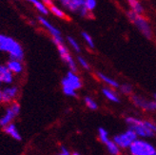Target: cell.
<instances>
[{
	"mask_svg": "<svg viewBox=\"0 0 156 155\" xmlns=\"http://www.w3.org/2000/svg\"><path fill=\"white\" fill-rule=\"evenodd\" d=\"M119 90L121 91V93L123 94H126V95H132L133 94V87L131 86L130 84H120V87Z\"/></svg>",
	"mask_w": 156,
	"mask_h": 155,
	"instance_id": "cb8c5ba5",
	"label": "cell"
},
{
	"mask_svg": "<svg viewBox=\"0 0 156 155\" xmlns=\"http://www.w3.org/2000/svg\"><path fill=\"white\" fill-rule=\"evenodd\" d=\"M127 16L132 24L138 29L140 33H141L146 38H147V39H151L152 36V30H151V28L149 24V22H147V20L145 17H143L142 15L133 12L132 11L127 12Z\"/></svg>",
	"mask_w": 156,
	"mask_h": 155,
	"instance_id": "277c9868",
	"label": "cell"
},
{
	"mask_svg": "<svg viewBox=\"0 0 156 155\" xmlns=\"http://www.w3.org/2000/svg\"><path fill=\"white\" fill-rule=\"evenodd\" d=\"M83 87L81 77L77 72L69 71L61 80V88L63 93L68 97H76L77 91Z\"/></svg>",
	"mask_w": 156,
	"mask_h": 155,
	"instance_id": "3957f363",
	"label": "cell"
},
{
	"mask_svg": "<svg viewBox=\"0 0 156 155\" xmlns=\"http://www.w3.org/2000/svg\"><path fill=\"white\" fill-rule=\"evenodd\" d=\"M96 76L101 82L106 85V87L112 88L114 90L119 89V87H120V83L117 80H115L114 78H112V77H111L110 75H107V74L101 72H97Z\"/></svg>",
	"mask_w": 156,
	"mask_h": 155,
	"instance_id": "9a60e30c",
	"label": "cell"
},
{
	"mask_svg": "<svg viewBox=\"0 0 156 155\" xmlns=\"http://www.w3.org/2000/svg\"><path fill=\"white\" fill-rule=\"evenodd\" d=\"M131 102L136 107L140 108L144 111L155 112L156 111V101L155 100L147 99L144 96L138 94H132L130 96Z\"/></svg>",
	"mask_w": 156,
	"mask_h": 155,
	"instance_id": "9c48e42d",
	"label": "cell"
},
{
	"mask_svg": "<svg viewBox=\"0 0 156 155\" xmlns=\"http://www.w3.org/2000/svg\"><path fill=\"white\" fill-rule=\"evenodd\" d=\"M127 1H128L129 7L131 8V11L133 12L140 14V15L144 12V8L138 0H127Z\"/></svg>",
	"mask_w": 156,
	"mask_h": 155,
	"instance_id": "ffe728a7",
	"label": "cell"
},
{
	"mask_svg": "<svg viewBox=\"0 0 156 155\" xmlns=\"http://www.w3.org/2000/svg\"><path fill=\"white\" fill-rule=\"evenodd\" d=\"M138 139L137 135L132 129H128L121 133H118L113 136L112 140L114 143L119 146L122 150H129L130 148V146L133 144Z\"/></svg>",
	"mask_w": 156,
	"mask_h": 155,
	"instance_id": "8992f818",
	"label": "cell"
},
{
	"mask_svg": "<svg viewBox=\"0 0 156 155\" xmlns=\"http://www.w3.org/2000/svg\"><path fill=\"white\" fill-rule=\"evenodd\" d=\"M153 97H154V100H155V101H156V93H154Z\"/></svg>",
	"mask_w": 156,
	"mask_h": 155,
	"instance_id": "d6a6232c",
	"label": "cell"
},
{
	"mask_svg": "<svg viewBox=\"0 0 156 155\" xmlns=\"http://www.w3.org/2000/svg\"><path fill=\"white\" fill-rule=\"evenodd\" d=\"M26 1L32 3L35 9L40 12L41 14H44V15H47L49 13V9L47 8L43 3L41 0H26Z\"/></svg>",
	"mask_w": 156,
	"mask_h": 155,
	"instance_id": "d6986e66",
	"label": "cell"
},
{
	"mask_svg": "<svg viewBox=\"0 0 156 155\" xmlns=\"http://www.w3.org/2000/svg\"><path fill=\"white\" fill-rule=\"evenodd\" d=\"M125 122L129 129L135 132L138 138H152L156 136V123L151 120L140 119L135 116H128Z\"/></svg>",
	"mask_w": 156,
	"mask_h": 155,
	"instance_id": "6da1fadb",
	"label": "cell"
},
{
	"mask_svg": "<svg viewBox=\"0 0 156 155\" xmlns=\"http://www.w3.org/2000/svg\"><path fill=\"white\" fill-rule=\"evenodd\" d=\"M19 95V88L15 85H9L2 90L3 103L11 104L15 102Z\"/></svg>",
	"mask_w": 156,
	"mask_h": 155,
	"instance_id": "8fae6325",
	"label": "cell"
},
{
	"mask_svg": "<svg viewBox=\"0 0 156 155\" xmlns=\"http://www.w3.org/2000/svg\"><path fill=\"white\" fill-rule=\"evenodd\" d=\"M105 146H106L108 153L110 155H121L122 150L114 143V141L112 140V139L108 141V142H107L105 144Z\"/></svg>",
	"mask_w": 156,
	"mask_h": 155,
	"instance_id": "ac0fdd59",
	"label": "cell"
},
{
	"mask_svg": "<svg viewBox=\"0 0 156 155\" xmlns=\"http://www.w3.org/2000/svg\"><path fill=\"white\" fill-rule=\"evenodd\" d=\"M0 51L8 53L12 59L22 61L24 59V50L18 41L12 37L0 33Z\"/></svg>",
	"mask_w": 156,
	"mask_h": 155,
	"instance_id": "7a4b0ae2",
	"label": "cell"
},
{
	"mask_svg": "<svg viewBox=\"0 0 156 155\" xmlns=\"http://www.w3.org/2000/svg\"><path fill=\"white\" fill-rule=\"evenodd\" d=\"M3 103V97H2V90L0 89V104Z\"/></svg>",
	"mask_w": 156,
	"mask_h": 155,
	"instance_id": "4dcf8cb0",
	"label": "cell"
},
{
	"mask_svg": "<svg viewBox=\"0 0 156 155\" xmlns=\"http://www.w3.org/2000/svg\"><path fill=\"white\" fill-rule=\"evenodd\" d=\"M81 35L83 37L84 41L86 42V44L88 45V47L90 48V49H94L95 48V45H94V41H93L92 37L90 36V33H88L87 32H82L81 33Z\"/></svg>",
	"mask_w": 156,
	"mask_h": 155,
	"instance_id": "d4e9b609",
	"label": "cell"
},
{
	"mask_svg": "<svg viewBox=\"0 0 156 155\" xmlns=\"http://www.w3.org/2000/svg\"><path fill=\"white\" fill-rule=\"evenodd\" d=\"M97 132H98V138H99V140L101 143H103V144H106L107 142H108L111 140L110 139V133H108V131L105 129V128H99L98 130H97Z\"/></svg>",
	"mask_w": 156,
	"mask_h": 155,
	"instance_id": "44dd1931",
	"label": "cell"
},
{
	"mask_svg": "<svg viewBox=\"0 0 156 155\" xmlns=\"http://www.w3.org/2000/svg\"><path fill=\"white\" fill-rule=\"evenodd\" d=\"M14 81V75L10 72V69L7 68L6 65L0 64V82L1 84L12 85Z\"/></svg>",
	"mask_w": 156,
	"mask_h": 155,
	"instance_id": "4fadbf2b",
	"label": "cell"
},
{
	"mask_svg": "<svg viewBox=\"0 0 156 155\" xmlns=\"http://www.w3.org/2000/svg\"><path fill=\"white\" fill-rule=\"evenodd\" d=\"M128 150L129 155H156L155 146L142 138H138Z\"/></svg>",
	"mask_w": 156,
	"mask_h": 155,
	"instance_id": "5b68a950",
	"label": "cell"
},
{
	"mask_svg": "<svg viewBox=\"0 0 156 155\" xmlns=\"http://www.w3.org/2000/svg\"><path fill=\"white\" fill-rule=\"evenodd\" d=\"M0 85H2V84H1V82H0Z\"/></svg>",
	"mask_w": 156,
	"mask_h": 155,
	"instance_id": "836d02e7",
	"label": "cell"
},
{
	"mask_svg": "<svg viewBox=\"0 0 156 155\" xmlns=\"http://www.w3.org/2000/svg\"><path fill=\"white\" fill-rule=\"evenodd\" d=\"M4 132L6 134H8L9 136H11L13 140H16V141H21L22 140V136L20 131L17 128V126L15 125L14 123H12L10 125H8L7 127H5L3 129Z\"/></svg>",
	"mask_w": 156,
	"mask_h": 155,
	"instance_id": "e0dca14e",
	"label": "cell"
},
{
	"mask_svg": "<svg viewBox=\"0 0 156 155\" xmlns=\"http://www.w3.org/2000/svg\"><path fill=\"white\" fill-rule=\"evenodd\" d=\"M77 64L79 65L83 69H86V71H90V66L89 64V62L81 55L77 56Z\"/></svg>",
	"mask_w": 156,
	"mask_h": 155,
	"instance_id": "4316f807",
	"label": "cell"
},
{
	"mask_svg": "<svg viewBox=\"0 0 156 155\" xmlns=\"http://www.w3.org/2000/svg\"><path fill=\"white\" fill-rule=\"evenodd\" d=\"M96 0H85V7L90 12L96 8Z\"/></svg>",
	"mask_w": 156,
	"mask_h": 155,
	"instance_id": "83f0119b",
	"label": "cell"
},
{
	"mask_svg": "<svg viewBox=\"0 0 156 155\" xmlns=\"http://www.w3.org/2000/svg\"><path fill=\"white\" fill-rule=\"evenodd\" d=\"M7 68L10 69V72L13 75H18L21 74L24 72V65H23L22 61L17 59H12L10 58L6 63Z\"/></svg>",
	"mask_w": 156,
	"mask_h": 155,
	"instance_id": "5bb4252c",
	"label": "cell"
},
{
	"mask_svg": "<svg viewBox=\"0 0 156 155\" xmlns=\"http://www.w3.org/2000/svg\"><path fill=\"white\" fill-rule=\"evenodd\" d=\"M84 104L90 111H97L98 110V104L94 99L90 96H86L84 98Z\"/></svg>",
	"mask_w": 156,
	"mask_h": 155,
	"instance_id": "7402d4cb",
	"label": "cell"
},
{
	"mask_svg": "<svg viewBox=\"0 0 156 155\" xmlns=\"http://www.w3.org/2000/svg\"><path fill=\"white\" fill-rule=\"evenodd\" d=\"M69 11L79 13L85 7V0H57Z\"/></svg>",
	"mask_w": 156,
	"mask_h": 155,
	"instance_id": "7c38bea8",
	"label": "cell"
},
{
	"mask_svg": "<svg viewBox=\"0 0 156 155\" xmlns=\"http://www.w3.org/2000/svg\"><path fill=\"white\" fill-rule=\"evenodd\" d=\"M49 9V12H51L52 14H54L55 15L56 17H58V18H61V19H66L67 18V15H66V13L62 11L60 8H58L57 6H55V5H51V7H49L48 8Z\"/></svg>",
	"mask_w": 156,
	"mask_h": 155,
	"instance_id": "603a6c76",
	"label": "cell"
},
{
	"mask_svg": "<svg viewBox=\"0 0 156 155\" xmlns=\"http://www.w3.org/2000/svg\"><path fill=\"white\" fill-rule=\"evenodd\" d=\"M67 41H68L69 45L71 46V47L73 48V50L75 52H80V51H81L80 45L78 44V42L74 39L73 37H72V36H68V37H67Z\"/></svg>",
	"mask_w": 156,
	"mask_h": 155,
	"instance_id": "484cf974",
	"label": "cell"
},
{
	"mask_svg": "<svg viewBox=\"0 0 156 155\" xmlns=\"http://www.w3.org/2000/svg\"><path fill=\"white\" fill-rule=\"evenodd\" d=\"M54 45L56 46L61 60L68 66V68L69 69V71L77 72V64H76V62L73 59V57L72 56V54H71V52H69V49L65 46L64 42L56 43Z\"/></svg>",
	"mask_w": 156,
	"mask_h": 155,
	"instance_id": "ba28073f",
	"label": "cell"
},
{
	"mask_svg": "<svg viewBox=\"0 0 156 155\" xmlns=\"http://www.w3.org/2000/svg\"><path fill=\"white\" fill-rule=\"evenodd\" d=\"M101 91H102L103 96L108 100V101H110L112 103H115V104L120 103V96L115 91L114 89L108 88V87H104V88H102Z\"/></svg>",
	"mask_w": 156,
	"mask_h": 155,
	"instance_id": "2e32d148",
	"label": "cell"
},
{
	"mask_svg": "<svg viewBox=\"0 0 156 155\" xmlns=\"http://www.w3.org/2000/svg\"><path fill=\"white\" fill-rule=\"evenodd\" d=\"M72 155H82V154L79 153V152H77V151H73V152H72Z\"/></svg>",
	"mask_w": 156,
	"mask_h": 155,
	"instance_id": "1f68e13d",
	"label": "cell"
},
{
	"mask_svg": "<svg viewBox=\"0 0 156 155\" xmlns=\"http://www.w3.org/2000/svg\"><path fill=\"white\" fill-rule=\"evenodd\" d=\"M38 21L47 30V32H48L51 34V36L52 38V42L54 44L60 43V42H64L63 38H62L61 32L56 27H54L50 21H48L46 18H44L43 16H39L38 17Z\"/></svg>",
	"mask_w": 156,
	"mask_h": 155,
	"instance_id": "30bf717a",
	"label": "cell"
},
{
	"mask_svg": "<svg viewBox=\"0 0 156 155\" xmlns=\"http://www.w3.org/2000/svg\"><path fill=\"white\" fill-rule=\"evenodd\" d=\"M42 3L47 7V8H49L51 7V5H53V2H52V0H41Z\"/></svg>",
	"mask_w": 156,
	"mask_h": 155,
	"instance_id": "f546056e",
	"label": "cell"
},
{
	"mask_svg": "<svg viewBox=\"0 0 156 155\" xmlns=\"http://www.w3.org/2000/svg\"><path fill=\"white\" fill-rule=\"evenodd\" d=\"M20 110H21V107L17 102L9 104L4 114L0 117V128L4 129L8 125L13 123L14 119H16V117L19 115Z\"/></svg>",
	"mask_w": 156,
	"mask_h": 155,
	"instance_id": "52a82bcc",
	"label": "cell"
},
{
	"mask_svg": "<svg viewBox=\"0 0 156 155\" xmlns=\"http://www.w3.org/2000/svg\"><path fill=\"white\" fill-rule=\"evenodd\" d=\"M56 155H72V152L69 151L66 146H61L59 152Z\"/></svg>",
	"mask_w": 156,
	"mask_h": 155,
	"instance_id": "f1b7e54d",
	"label": "cell"
}]
</instances>
